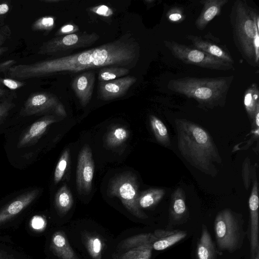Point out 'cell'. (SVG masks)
I'll use <instances>...</instances> for the list:
<instances>
[{
    "mask_svg": "<svg viewBox=\"0 0 259 259\" xmlns=\"http://www.w3.org/2000/svg\"><path fill=\"white\" fill-rule=\"evenodd\" d=\"M139 56V44L131 34L126 33L113 41L77 54L15 65L6 73L10 78L22 80L66 71L77 72L89 68L132 67Z\"/></svg>",
    "mask_w": 259,
    "mask_h": 259,
    "instance_id": "obj_1",
    "label": "cell"
},
{
    "mask_svg": "<svg viewBox=\"0 0 259 259\" xmlns=\"http://www.w3.org/2000/svg\"><path fill=\"white\" fill-rule=\"evenodd\" d=\"M178 146L182 156L191 165L206 175L215 177V164L222 159L211 136L203 128L184 119L175 120Z\"/></svg>",
    "mask_w": 259,
    "mask_h": 259,
    "instance_id": "obj_2",
    "label": "cell"
},
{
    "mask_svg": "<svg viewBox=\"0 0 259 259\" xmlns=\"http://www.w3.org/2000/svg\"><path fill=\"white\" fill-rule=\"evenodd\" d=\"M234 42L242 57L257 66L259 60V15L244 1H236L230 15Z\"/></svg>",
    "mask_w": 259,
    "mask_h": 259,
    "instance_id": "obj_3",
    "label": "cell"
},
{
    "mask_svg": "<svg viewBox=\"0 0 259 259\" xmlns=\"http://www.w3.org/2000/svg\"><path fill=\"white\" fill-rule=\"evenodd\" d=\"M233 77H185L170 80L167 88L202 104L215 105L226 97Z\"/></svg>",
    "mask_w": 259,
    "mask_h": 259,
    "instance_id": "obj_4",
    "label": "cell"
},
{
    "mask_svg": "<svg viewBox=\"0 0 259 259\" xmlns=\"http://www.w3.org/2000/svg\"><path fill=\"white\" fill-rule=\"evenodd\" d=\"M214 231L221 250L232 253L242 246L245 236L242 220L230 209H225L218 213Z\"/></svg>",
    "mask_w": 259,
    "mask_h": 259,
    "instance_id": "obj_5",
    "label": "cell"
},
{
    "mask_svg": "<svg viewBox=\"0 0 259 259\" xmlns=\"http://www.w3.org/2000/svg\"><path fill=\"white\" fill-rule=\"evenodd\" d=\"M173 56L187 64L218 70L234 69L233 64L222 61L195 48L172 40H164Z\"/></svg>",
    "mask_w": 259,
    "mask_h": 259,
    "instance_id": "obj_6",
    "label": "cell"
},
{
    "mask_svg": "<svg viewBox=\"0 0 259 259\" xmlns=\"http://www.w3.org/2000/svg\"><path fill=\"white\" fill-rule=\"evenodd\" d=\"M108 192L111 196L119 198L125 208L136 217L147 218L138 204V183L134 175L125 173L116 177L111 181Z\"/></svg>",
    "mask_w": 259,
    "mask_h": 259,
    "instance_id": "obj_7",
    "label": "cell"
},
{
    "mask_svg": "<svg viewBox=\"0 0 259 259\" xmlns=\"http://www.w3.org/2000/svg\"><path fill=\"white\" fill-rule=\"evenodd\" d=\"M100 36L95 32H76L58 36L44 42L39 48L37 54L55 55L68 50L90 46L96 42Z\"/></svg>",
    "mask_w": 259,
    "mask_h": 259,
    "instance_id": "obj_8",
    "label": "cell"
},
{
    "mask_svg": "<svg viewBox=\"0 0 259 259\" xmlns=\"http://www.w3.org/2000/svg\"><path fill=\"white\" fill-rule=\"evenodd\" d=\"M50 112L66 116V112L63 104L54 95L45 92L31 93L25 101L20 114L21 116L38 115Z\"/></svg>",
    "mask_w": 259,
    "mask_h": 259,
    "instance_id": "obj_9",
    "label": "cell"
},
{
    "mask_svg": "<svg viewBox=\"0 0 259 259\" xmlns=\"http://www.w3.org/2000/svg\"><path fill=\"white\" fill-rule=\"evenodd\" d=\"M152 250L151 233L139 234L121 243L118 259H151Z\"/></svg>",
    "mask_w": 259,
    "mask_h": 259,
    "instance_id": "obj_10",
    "label": "cell"
},
{
    "mask_svg": "<svg viewBox=\"0 0 259 259\" xmlns=\"http://www.w3.org/2000/svg\"><path fill=\"white\" fill-rule=\"evenodd\" d=\"M94 173V163L90 147L85 145L80 151L77 160L76 184L78 193L88 194L91 190Z\"/></svg>",
    "mask_w": 259,
    "mask_h": 259,
    "instance_id": "obj_11",
    "label": "cell"
},
{
    "mask_svg": "<svg viewBox=\"0 0 259 259\" xmlns=\"http://www.w3.org/2000/svg\"><path fill=\"white\" fill-rule=\"evenodd\" d=\"M39 193L37 189L24 193L0 209V229L7 227L36 199Z\"/></svg>",
    "mask_w": 259,
    "mask_h": 259,
    "instance_id": "obj_12",
    "label": "cell"
},
{
    "mask_svg": "<svg viewBox=\"0 0 259 259\" xmlns=\"http://www.w3.org/2000/svg\"><path fill=\"white\" fill-rule=\"evenodd\" d=\"M137 81L134 76H125L107 81H99L98 97L103 101H109L124 95Z\"/></svg>",
    "mask_w": 259,
    "mask_h": 259,
    "instance_id": "obj_13",
    "label": "cell"
},
{
    "mask_svg": "<svg viewBox=\"0 0 259 259\" xmlns=\"http://www.w3.org/2000/svg\"><path fill=\"white\" fill-rule=\"evenodd\" d=\"M258 202V183L255 177L248 201L250 219V259L259 255Z\"/></svg>",
    "mask_w": 259,
    "mask_h": 259,
    "instance_id": "obj_14",
    "label": "cell"
},
{
    "mask_svg": "<svg viewBox=\"0 0 259 259\" xmlns=\"http://www.w3.org/2000/svg\"><path fill=\"white\" fill-rule=\"evenodd\" d=\"M56 121L57 119L52 115L45 116L35 121L22 135L17 147L21 148L35 144L45 133L48 127Z\"/></svg>",
    "mask_w": 259,
    "mask_h": 259,
    "instance_id": "obj_15",
    "label": "cell"
},
{
    "mask_svg": "<svg viewBox=\"0 0 259 259\" xmlns=\"http://www.w3.org/2000/svg\"><path fill=\"white\" fill-rule=\"evenodd\" d=\"M95 81L93 71L83 72L74 78L71 87L82 106L85 107L90 101Z\"/></svg>",
    "mask_w": 259,
    "mask_h": 259,
    "instance_id": "obj_16",
    "label": "cell"
},
{
    "mask_svg": "<svg viewBox=\"0 0 259 259\" xmlns=\"http://www.w3.org/2000/svg\"><path fill=\"white\" fill-rule=\"evenodd\" d=\"M187 236V233L180 230H156L151 233V239L153 249L163 250L179 241Z\"/></svg>",
    "mask_w": 259,
    "mask_h": 259,
    "instance_id": "obj_17",
    "label": "cell"
},
{
    "mask_svg": "<svg viewBox=\"0 0 259 259\" xmlns=\"http://www.w3.org/2000/svg\"><path fill=\"white\" fill-rule=\"evenodd\" d=\"M186 37L191 41L195 49L203 51L222 61L234 64V60L227 49L209 40L203 39L201 36L188 35Z\"/></svg>",
    "mask_w": 259,
    "mask_h": 259,
    "instance_id": "obj_18",
    "label": "cell"
},
{
    "mask_svg": "<svg viewBox=\"0 0 259 259\" xmlns=\"http://www.w3.org/2000/svg\"><path fill=\"white\" fill-rule=\"evenodd\" d=\"M200 2L203 7L195 24L198 29L202 30L210 21L220 14L222 7L228 0H203Z\"/></svg>",
    "mask_w": 259,
    "mask_h": 259,
    "instance_id": "obj_19",
    "label": "cell"
},
{
    "mask_svg": "<svg viewBox=\"0 0 259 259\" xmlns=\"http://www.w3.org/2000/svg\"><path fill=\"white\" fill-rule=\"evenodd\" d=\"M50 249L52 252L61 259H77L69 245L65 235L60 231L55 232L51 238Z\"/></svg>",
    "mask_w": 259,
    "mask_h": 259,
    "instance_id": "obj_20",
    "label": "cell"
},
{
    "mask_svg": "<svg viewBox=\"0 0 259 259\" xmlns=\"http://www.w3.org/2000/svg\"><path fill=\"white\" fill-rule=\"evenodd\" d=\"M217 250L206 226L203 227L196 248L197 259H216Z\"/></svg>",
    "mask_w": 259,
    "mask_h": 259,
    "instance_id": "obj_21",
    "label": "cell"
},
{
    "mask_svg": "<svg viewBox=\"0 0 259 259\" xmlns=\"http://www.w3.org/2000/svg\"><path fill=\"white\" fill-rule=\"evenodd\" d=\"M187 207L184 190L178 188L171 195L169 214L175 221H179L186 215Z\"/></svg>",
    "mask_w": 259,
    "mask_h": 259,
    "instance_id": "obj_22",
    "label": "cell"
},
{
    "mask_svg": "<svg viewBox=\"0 0 259 259\" xmlns=\"http://www.w3.org/2000/svg\"><path fill=\"white\" fill-rule=\"evenodd\" d=\"M165 191L162 188H152L142 192L139 194L138 204L141 208H147L157 204L163 197Z\"/></svg>",
    "mask_w": 259,
    "mask_h": 259,
    "instance_id": "obj_23",
    "label": "cell"
},
{
    "mask_svg": "<svg viewBox=\"0 0 259 259\" xmlns=\"http://www.w3.org/2000/svg\"><path fill=\"white\" fill-rule=\"evenodd\" d=\"M259 91L257 84L253 83L246 90L243 103L246 112L252 121L257 106L259 105Z\"/></svg>",
    "mask_w": 259,
    "mask_h": 259,
    "instance_id": "obj_24",
    "label": "cell"
},
{
    "mask_svg": "<svg viewBox=\"0 0 259 259\" xmlns=\"http://www.w3.org/2000/svg\"><path fill=\"white\" fill-rule=\"evenodd\" d=\"M150 124L157 141L164 147H168L170 140L167 129L163 122L153 115L149 116Z\"/></svg>",
    "mask_w": 259,
    "mask_h": 259,
    "instance_id": "obj_25",
    "label": "cell"
},
{
    "mask_svg": "<svg viewBox=\"0 0 259 259\" xmlns=\"http://www.w3.org/2000/svg\"><path fill=\"white\" fill-rule=\"evenodd\" d=\"M55 202L57 210L61 214L66 213L71 208L73 197L66 185L62 186L58 190L55 196Z\"/></svg>",
    "mask_w": 259,
    "mask_h": 259,
    "instance_id": "obj_26",
    "label": "cell"
},
{
    "mask_svg": "<svg viewBox=\"0 0 259 259\" xmlns=\"http://www.w3.org/2000/svg\"><path fill=\"white\" fill-rule=\"evenodd\" d=\"M0 259H31L24 253L13 247L8 238L0 236Z\"/></svg>",
    "mask_w": 259,
    "mask_h": 259,
    "instance_id": "obj_27",
    "label": "cell"
},
{
    "mask_svg": "<svg viewBox=\"0 0 259 259\" xmlns=\"http://www.w3.org/2000/svg\"><path fill=\"white\" fill-rule=\"evenodd\" d=\"M130 72V69L122 67L109 66L101 68L98 73L99 81H107L124 76Z\"/></svg>",
    "mask_w": 259,
    "mask_h": 259,
    "instance_id": "obj_28",
    "label": "cell"
},
{
    "mask_svg": "<svg viewBox=\"0 0 259 259\" xmlns=\"http://www.w3.org/2000/svg\"><path fill=\"white\" fill-rule=\"evenodd\" d=\"M128 136L129 132L126 128L122 126L115 127L108 134L106 143L110 147H116L124 142Z\"/></svg>",
    "mask_w": 259,
    "mask_h": 259,
    "instance_id": "obj_29",
    "label": "cell"
},
{
    "mask_svg": "<svg viewBox=\"0 0 259 259\" xmlns=\"http://www.w3.org/2000/svg\"><path fill=\"white\" fill-rule=\"evenodd\" d=\"M55 25V18L52 16H42L36 19L32 24L31 28L35 31H42L48 33Z\"/></svg>",
    "mask_w": 259,
    "mask_h": 259,
    "instance_id": "obj_30",
    "label": "cell"
},
{
    "mask_svg": "<svg viewBox=\"0 0 259 259\" xmlns=\"http://www.w3.org/2000/svg\"><path fill=\"white\" fill-rule=\"evenodd\" d=\"M69 157V151L66 149L62 154L56 166L54 180L55 184L58 183L62 179L68 165Z\"/></svg>",
    "mask_w": 259,
    "mask_h": 259,
    "instance_id": "obj_31",
    "label": "cell"
},
{
    "mask_svg": "<svg viewBox=\"0 0 259 259\" xmlns=\"http://www.w3.org/2000/svg\"><path fill=\"white\" fill-rule=\"evenodd\" d=\"M87 246L89 252L93 259H100L102 243L97 236H89L87 240Z\"/></svg>",
    "mask_w": 259,
    "mask_h": 259,
    "instance_id": "obj_32",
    "label": "cell"
},
{
    "mask_svg": "<svg viewBox=\"0 0 259 259\" xmlns=\"http://www.w3.org/2000/svg\"><path fill=\"white\" fill-rule=\"evenodd\" d=\"M13 95L12 94L3 99L0 102V124L6 119L10 111L16 105L13 102Z\"/></svg>",
    "mask_w": 259,
    "mask_h": 259,
    "instance_id": "obj_33",
    "label": "cell"
},
{
    "mask_svg": "<svg viewBox=\"0 0 259 259\" xmlns=\"http://www.w3.org/2000/svg\"><path fill=\"white\" fill-rule=\"evenodd\" d=\"M0 84L7 87L10 90H14L24 87L26 83L22 80H19L11 78L0 77Z\"/></svg>",
    "mask_w": 259,
    "mask_h": 259,
    "instance_id": "obj_34",
    "label": "cell"
},
{
    "mask_svg": "<svg viewBox=\"0 0 259 259\" xmlns=\"http://www.w3.org/2000/svg\"><path fill=\"white\" fill-rule=\"evenodd\" d=\"M11 30L8 25L0 23V47L11 37Z\"/></svg>",
    "mask_w": 259,
    "mask_h": 259,
    "instance_id": "obj_35",
    "label": "cell"
},
{
    "mask_svg": "<svg viewBox=\"0 0 259 259\" xmlns=\"http://www.w3.org/2000/svg\"><path fill=\"white\" fill-rule=\"evenodd\" d=\"M90 10L94 13L106 17L112 16L113 13L111 8L104 5L91 8Z\"/></svg>",
    "mask_w": 259,
    "mask_h": 259,
    "instance_id": "obj_36",
    "label": "cell"
},
{
    "mask_svg": "<svg viewBox=\"0 0 259 259\" xmlns=\"http://www.w3.org/2000/svg\"><path fill=\"white\" fill-rule=\"evenodd\" d=\"M242 178L244 186L248 189L250 185L249 159L247 158L242 164Z\"/></svg>",
    "mask_w": 259,
    "mask_h": 259,
    "instance_id": "obj_37",
    "label": "cell"
},
{
    "mask_svg": "<svg viewBox=\"0 0 259 259\" xmlns=\"http://www.w3.org/2000/svg\"><path fill=\"white\" fill-rule=\"evenodd\" d=\"M167 16L169 21L176 22L182 21L184 17L180 8H173L170 10L167 14Z\"/></svg>",
    "mask_w": 259,
    "mask_h": 259,
    "instance_id": "obj_38",
    "label": "cell"
},
{
    "mask_svg": "<svg viewBox=\"0 0 259 259\" xmlns=\"http://www.w3.org/2000/svg\"><path fill=\"white\" fill-rule=\"evenodd\" d=\"M30 226L34 230L40 231L45 227L46 221L41 216H34L30 221Z\"/></svg>",
    "mask_w": 259,
    "mask_h": 259,
    "instance_id": "obj_39",
    "label": "cell"
},
{
    "mask_svg": "<svg viewBox=\"0 0 259 259\" xmlns=\"http://www.w3.org/2000/svg\"><path fill=\"white\" fill-rule=\"evenodd\" d=\"M16 61L14 59L8 60L0 63V73H6L12 66L15 65Z\"/></svg>",
    "mask_w": 259,
    "mask_h": 259,
    "instance_id": "obj_40",
    "label": "cell"
},
{
    "mask_svg": "<svg viewBox=\"0 0 259 259\" xmlns=\"http://www.w3.org/2000/svg\"><path fill=\"white\" fill-rule=\"evenodd\" d=\"M78 30V28L76 27L75 25L72 24H67L62 26L59 29V30H58L56 34L59 36V35L62 34L73 32Z\"/></svg>",
    "mask_w": 259,
    "mask_h": 259,
    "instance_id": "obj_41",
    "label": "cell"
},
{
    "mask_svg": "<svg viewBox=\"0 0 259 259\" xmlns=\"http://www.w3.org/2000/svg\"><path fill=\"white\" fill-rule=\"evenodd\" d=\"M9 10L10 7L8 3L4 2L0 4V16L5 15Z\"/></svg>",
    "mask_w": 259,
    "mask_h": 259,
    "instance_id": "obj_42",
    "label": "cell"
},
{
    "mask_svg": "<svg viewBox=\"0 0 259 259\" xmlns=\"http://www.w3.org/2000/svg\"><path fill=\"white\" fill-rule=\"evenodd\" d=\"M11 94H12V93L5 89L3 85L0 84V99L5 98Z\"/></svg>",
    "mask_w": 259,
    "mask_h": 259,
    "instance_id": "obj_43",
    "label": "cell"
},
{
    "mask_svg": "<svg viewBox=\"0 0 259 259\" xmlns=\"http://www.w3.org/2000/svg\"><path fill=\"white\" fill-rule=\"evenodd\" d=\"M9 48L7 47H0V56L5 54L7 51H8Z\"/></svg>",
    "mask_w": 259,
    "mask_h": 259,
    "instance_id": "obj_44",
    "label": "cell"
},
{
    "mask_svg": "<svg viewBox=\"0 0 259 259\" xmlns=\"http://www.w3.org/2000/svg\"><path fill=\"white\" fill-rule=\"evenodd\" d=\"M2 236V235H0V236Z\"/></svg>",
    "mask_w": 259,
    "mask_h": 259,
    "instance_id": "obj_45",
    "label": "cell"
}]
</instances>
